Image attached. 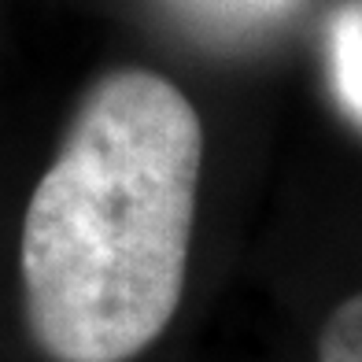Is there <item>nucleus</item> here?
I'll list each match as a JSON object with an SVG mask.
<instances>
[{
  "label": "nucleus",
  "instance_id": "obj_1",
  "mask_svg": "<svg viewBox=\"0 0 362 362\" xmlns=\"http://www.w3.org/2000/svg\"><path fill=\"white\" fill-rule=\"evenodd\" d=\"M204 126L152 71L104 78L23 222L30 329L56 362H126L170 325L185 285Z\"/></svg>",
  "mask_w": 362,
  "mask_h": 362
},
{
  "label": "nucleus",
  "instance_id": "obj_2",
  "mask_svg": "<svg viewBox=\"0 0 362 362\" xmlns=\"http://www.w3.org/2000/svg\"><path fill=\"white\" fill-rule=\"evenodd\" d=\"M329 78L344 111L362 122V0H344L329 23Z\"/></svg>",
  "mask_w": 362,
  "mask_h": 362
},
{
  "label": "nucleus",
  "instance_id": "obj_3",
  "mask_svg": "<svg viewBox=\"0 0 362 362\" xmlns=\"http://www.w3.org/2000/svg\"><path fill=\"white\" fill-rule=\"evenodd\" d=\"M318 362H362V292L329 315L318 340Z\"/></svg>",
  "mask_w": 362,
  "mask_h": 362
},
{
  "label": "nucleus",
  "instance_id": "obj_4",
  "mask_svg": "<svg viewBox=\"0 0 362 362\" xmlns=\"http://www.w3.org/2000/svg\"><path fill=\"white\" fill-rule=\"evenodd\" d=\"M189 4L207 15H226V19H259V15L285 8L288 0H189Z\"/></svg>",
  "mask_w": 362,
  "mask_h": 362
}]
</instances>
